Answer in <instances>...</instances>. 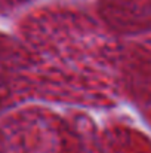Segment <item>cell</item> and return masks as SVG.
<instances>
[]
</instances>
